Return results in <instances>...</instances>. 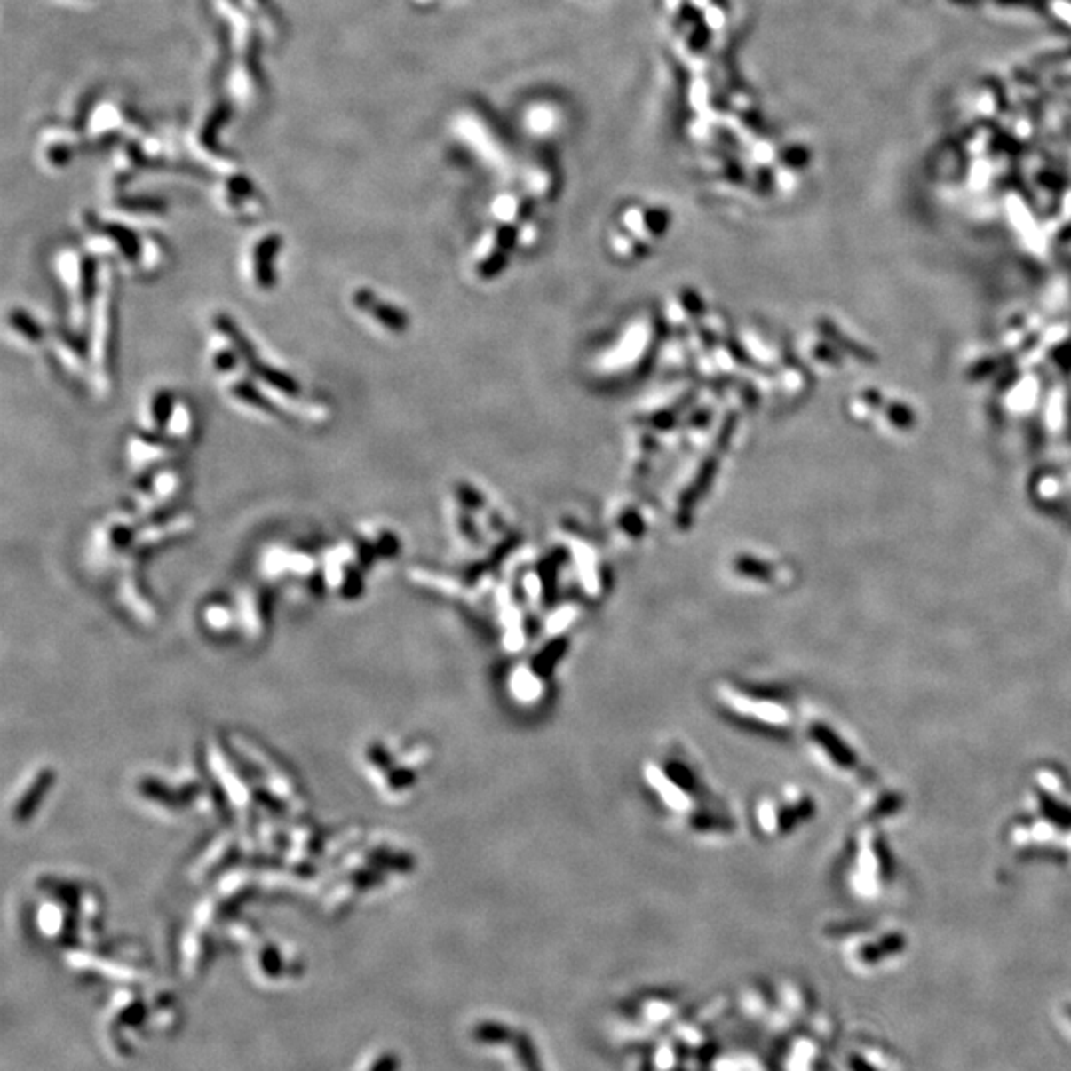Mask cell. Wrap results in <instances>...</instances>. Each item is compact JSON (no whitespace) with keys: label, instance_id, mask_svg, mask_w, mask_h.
<instances>
[{"label":"cell","instance_id":"6da1fadb","mask_svg":"<svg viewBox=\"0 0 1071 1071\" xmlns=\"http://www.w3.org/2000/svg\"><path fill=\"white\" fill-rule=\"evenodd\" d=\"M641 784L654 810L686 839L720 845L741 831L733 797L714 780L701 754L681 738L662 742L643 760Z\"/></svg>","mask_w":1071,"mask_h":1071},{"label":"cell","instance_id":"7a4b0ae2","mask_svg":"<svg viewBox=\"0 0 1071 1071\" xmlns=\"http://www.w3.org/2000/svg\"><path fill=\"white\" fill-rule=\"evenodd\" d=\"M710 702L736 728L781 736L800 728L804 710L788 686L746 675H722L710 683Z\"/></svg>","mask_w":1071,"mask_h":1071},{"label":"cell","instance_id":"3957f363","mask_svg":"<svg viewBox=\"0 0 1071 1071\" xmlns=\"http://www.w3.org/2000/svg\"><path fill=\"white\" fill-rule=\"evenodd\" d=\"M574 633L542 635L538 647L520 653L506 670L504 693L516 707L536 709L548 699L558 683L559 669L572 649Z\"/></svg>","mask_w":1071,"mask_h":1071},{"label":"cell","instance_id":"277c9868","mask_svg":"<svg viewBox=\"0 0 1071 1071\" xmlns=\"http://www.w3.org/2000/svg\"><path fill=\"white\" fill-rule=\"evenodd\" d=\"M818 813L812 792L786 784L764 789L748 810V821L764 841H786L804 829Z\"/></svg>","mask_w":1071,"mask_h":1071},{"label":"cell","instance_id":"5b68a950","mask_svg":"<svg viewBox=\"0 0 1071 1071\" xmlns=\"http://www.w3.org/2000/svg\"><path fill=\"white\" fill-rule=\"evenodd\" d=\"M804 744L815 764L833 774V776L852 778L860 772L861 754L839 725L829 720L826 714L804 710L800 722Z\"/></svg>","mask_w":1071,"mask_h":1071}]
</instances>
